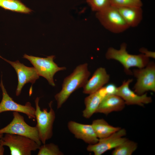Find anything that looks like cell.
<instances>
[{"label":"cell","mask_w":155,"mask_h":155,"mask_svg":"<svg viewBox=\"0 0 155 155\" xmlns=\"http://www.w3.org/2000/svg\"><path fill=\"white\" fill-rule=\"evenodd\" d=\"M90 75L88 64L84 63L77 66L70 75L64 78L61 90L55 96L57 108L62 106L74 91L83 87Z\"/></svg>","instance_id":"obj_1"},{"label":"cell","mask_w":155,"mask_h":155,"mask_svg":"<svg viewBox=\"0 0 155 155\" xmlns=\"http://www.w3.org/2000/svg\"><path fill=\"white\" fill-rule=\"evenodd\" d=\"M127 44L123 43L119 49L113 47L109 48L105 54L107 59H114L118 61L123 66L124 71L129 75H133L130 69L132 67L141 68L145 67L149 62V58L143 54L133 55L127 51Z\"/></svg>","instance_id":"obj_2"},{"label":"cell","mask_w":155,"mask_h":155,"mask_svg":"<svg viewBox=\"0 0 155 155\" xmlns=\"http://www.w3.org/2000/svg\"><path fill=\"white\" fill-rule=\"evenodd\" d=\"M39 98L37 97L35 101V116L37 121L36 126L39 138L41 143L43 144L52 137L55 114L52 108V101L49 103L50 110L48 111L47 108L41 109L39 104Z\"/></svg>","instance_id":"obj_3"},{"label":"cell","mask_w":155,"mask_h":155,"mask_svg":"<svg viewBox=\"0 0 155 155\" xmlns=\"http://www.w3.org/2000/svg\"><path fill=\"white\" fill-rule=\"evenodd\" d=\"M0 144L9 148L11 155H30L38 149L40 145L32 140L19 135L5 133Z\"/></svg>","instance_id":"obj_4"},{"label":"cell","mask_w":155,"mask_h":155,"mask_svg":"<svg viewBox=\"0 0 155 155\" xmlns=\"http://www.w3.org/2000/svg\"><path fill=\"white\" fill-rule=\"evenodd\" d=\"M13 119L10 123L0 129V134L9 133L25 136L41 145L42 143L36 126L32 127L28 124L23 116L18 112H13Z\"/></svg>","instance_id":"obj_5"},{"label":"cell","mask_w":155,"mask_h":155,"mask_svg":"<svg viewBox=\"0 0 155 155\" xmlns=\"http://www.w3.org/2000/svg\"><path fill=\"white\" fill-rule=\"evenodd\" d=\"M23 57L28 60L36 69L39 75L45 78L49 84L55 86L53 77L57 72L64 70L65 67H59L54 61L55 56L52 55L43 58L25 54Z\"/></svg>","instance_id":"obj_6"},{"label":"cell","mask_w":155,"mask_h":155,"mask_svg":"<svg viewBox=\"0 0 155 155\" xmlns=\"http://www.w3.org/2000/svg\"><path fill=\"white\" fill-rule=\"evenodd\" d=\"M96 16L102 26L113 33H121L129 28L117 8L111 5L96 12Z\"/></svg>","instance_id":"obj_7"},{"label":"cell","mask_w":155,"mask_h":155,"mask_svg":"<svg viewBox=\"0 0 155 155\" xmlns=\"http://www.w3.org/2000/svg\"><path fill=\"white\" fill-rule=\"evenodd\" d=\"M132 74L137 79L133 89L134 91L139 95L146 92H155V63L149 61L144 67L134 69Z\"/></svg>","instance_id":"obj_8"},{"label":"cell","mask_w":155,"mask_h":155,"mask_svg":"<svg viewBox=\"0 0 155 155\" xmlns=\"http://www.w3.org/2000/svg\"><path fill=\"white\" fill-rule=\"evenodd\" d=\"M126 133V129L121 128L107 137L99 139L96 143L89 145L87 150L93 152L95 155H101L108 150L114 149L125 140L127 138L123 137Z\"/></svg>","instance_id":"obj_9"},{"label":"cell","mask_w":155,"mask_h":155,"mask_svg":"<svg viewBox=\"0 0 155 155\" xmlns=\"http://www.w3.org/2000/svg\"><path fill=\"white\" fill-rule=\"evenodd\" d=\"M0 87L2 93V98L0 103V114L3 112L12 111L22 113L26 114L30 119L34 120L35 108L29 102L24 105H22L15 102L10 97L3 85L1 77Z\"/></svg>","instance_id":"obj_10"},{"label":"cell","mask_w":155,"mask_h":155,"mask_svg":"<svg viewBox=\"0 0 155 155\" xmlns=\"http://www.w3.org/2000/svg\"><path fill=\"white\" fill-rule=\"evenodd\" d=\"M0 58L9 63L14 68L17 74L18 84L16 91V95L19 96L22 89L26 83H30L32 84L39 78V76L34 67H28L20 63L18 60L12 61L3 58Z\"/></svg>","instance_id":"obj_11"},{"label":"cell","mask_w":155,"mask_h":155,"mask_svg":"<svg viewBox=\"0 0 155 155\" xmlns=\"http://www.w3.org/2000/svg\"><path fill=\"white\" fill-rule=\"evenodd\" d=\"M133 81L132 79L124 81L120 86L117 87L114 94L120 97L125 104L127 105H136L143 106L144 104L151 103L152 98L148 96L146 93L139 95L130 88L129 85Z\"/></svg>","instance_id":"obj_12"},{"label":"cell","mask_w":155,"mask_h":155,"mask_svg":"<svg viewBox=\"0 0 155 155\" xmlns=\"http://www.w3.org/2000/svg\"><path fill=\"white\" fill-rule=\"evenodd\" d=\"M67 127L75 138L83 140L89 145L94 144L99 140L91 124L71 121L68 122Z\"/></svg>","instance_id":"obj_13"},{"label":"cell","mask_w":155,"mask_h":155,"mask_svg":"<svg viewBox=\"0 0 155 155\" xmlns=\"http://www.w3.org/2000/svg\"><path fill=\"white\" fill-rule=\"evenodd\" d=\"M110 78L105 68H97L83 86V93L89 94L98 91L108 83Z\"/></svg>","instance_id":"obj_14"},{"label":"cell","mask_w":155,"mask_h":155,"mask_svg":"<svg viewBox=\"0 0 155 155\" xmlns=\"http://www.w3.org/2000/svg\"><path fill=\"white\" fill-rule=\"evenodd\" d=\"M125 105L124 101L118 96L114 94H107L102 100L96 113L108 115L113 112L122 111Z\"/></svg>","instance_id":"obj_15"},{"label":"cell","mask_w":155,"mask_h":155,"mask_svg":"<svg viewBox=\"0 0 155 155\" xmlns=\"http://www.w3.org/2000/svg\"><path fill=\"white\" fill-rule=\"evenodd\" d=\"M106 94L104 87H103L86 97L84 100L85 108L82 111L83 117L86 119L91 117L96 113L101 101Z\"/></svg>","instance_id":"obj_16"},{"label":"cell","mask_w":155,"mask_h":155,"mask_svg":"<svg viewBox=\"0 0 155 155\" xmlns=\"http://www.w3.org/2000/svg\"><path fill=\"white\" fill-rule=\"evenodd\" d=\"M117 8L129 27L137 26L142 19L143 10L141 7H123Z\"/></svg>","instance_id":"obj_17"},{"label":"cell","mask_w":155,"mask_h":155,"mask_svg":"<svg viewBox=\"0 0 155 155\" xmlns=\"http://www.w3.org/2000/svg\"><path fill=\"white\" fill-rule=\"evenodd\" d=\"M91 125L99 139L107 137L121 128L120 127H115L111 125L103 119L94 120Z\"/></svg>","instance_id":"obj_18"},{"label":"cell","mask_w":155,"mask_h":155,"mask_svg":"<svg viewBox=\"0 0 155 155\" xmlns=\"http://www.w3.org/2000/svg\"><path fill=\"white\" fill-rule=\"evenodd\" d=\"M0 7L5 9L28 13L32 11L20 0H0Z\"/></svg>","instance_id":"obj_19"},{"label":"cell","mask_w":155,"mask_h":155,"mask_svg":"<svg viewBox=\"0 0 155 155\" xmlns=\"http://www.w3.org/2000/svg\"><path fill=\"white\" fill-rule=\"evenodd\" d=\"M138 147L136 142L127 138L114 149L111 153L112 155H131Z\"/></svg>","instance_id":"obj_20"},{"label":"cell","mask_w":155,"mask_h":155,"mask_svg":"<svg viewBox=\"0 0 155 155\" xmlns=\"http://www.w3.org/2000/svg\"><path fill=\"white\" fill-rule=\"evenodd\" d=\"M38 155H63L57 145L53 143L43 144L40 145Z\"/></svg>","instance_id":"obj_21"},{"label":"cell","mask_w":155,"mask_h":155,"mask_svg":"<svg viewBox=\"0 0 155 155\" xmlns=\"http://www.w3.org/2000/svg\"><path fill=\"white\" fill-rule=\"evenodd\" d=\"M110 5L117 8L123 7H142L141 0H110Z\"/></svg>","instance_id":"obj_22"},{"label":"cell","mask_w":155,"mask_h":155,"mask_svg":"<svg viewBox=\"0 0 155 155\" xmlns=\"http://www.w3.org/2000/svg\"><path fill=\"white\" fill-rule=\"evenodd\" d=\"M92 11L96 12L110 6V0H86Z\"/></svg>","instance_id":"obj_23"},{"label":"cell","mask_w":155,"mask_h":155,"mask_svg":"<svg viewBox=\"0 0 155 155\" xmlns=\"http://www.w3.org/2000/svg\"><path fill=\"white\" fill-rule=\"evenodd\" d=\"M142 53L144 54L146 57L149 58H155V53L154 52L149 51L144 48H142L139 50Z\"/></svg>","instance_id":"obj_24"},{"label":"cell","mask_w":155,"mask_h":155,"mask_svg":"<svg viewBox=\"0 0 155 155\" xmlns=\"http://www.w3.org/2000/svg\"><path fill=\"white\" fill-rule=\"evenodd\" d=\"M104 87L107 94H114L117 87L115 84L112 83L108 84Z\"/></svg>","instance_id":"obj_25"},{"label":"cell","mask_w":155,"mask_h":155,"mask_svg":"<svg viewBox=\"0 0 155 155\" xmlns=\"http://www.w3.org/2000/svg\"><path fill=\"white\" fill-rule=\"evenodd\" d=\"M4 146L0 144V155L4 154Z\"/></svg>","instance_id":"obj_26"},{"label":"cell","mask_w":155,"mask_h":155,"mask_svg":"<svg viewBox=\"0 0 155 155\" xmlns=\"http://www.w3.org/2000/svg\"><path fill=\"white\" fill-rule=\"evenodd\" d=\"M3 134H0V140L3 136Z\"/></svg>","instance_id":"obj_27"}]
</instances>
